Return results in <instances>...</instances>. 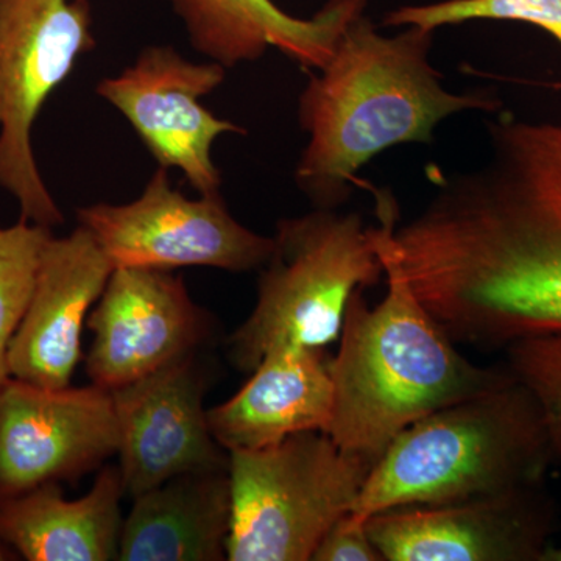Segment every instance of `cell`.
Returning a JSON list of instances; mask_svg holds the SVG:
<instances>
[{"instance_id":"6da1fadb","label":"cell","mask_w":561,"mask_h":561,"mask_svg":"<svg viewBox=\"0 0 561 561\" xmlns=\"http://www.w3.org/2000/svg\"><path fill=\"white\" fill-rule=\"evenodd\" d=\"M485 127L481 164L426 169L431 197L398 216L391 247L457 345L505 350L561 335V122L500 114Z\"/></svg>"},{"instance_id":"7a4b0ae2","label":"cell","mask_w":561,"mask_h":561,"mask_svg":"<svg viewBox=\"0 0 561 561\" xmlns=\"http://www.w3.org/2000/svg\"><path fill=\"white\" fill-rule=\"evenodd\" d=\"M435 32L401 27L383 35L365 11L343 28L330 60L311 70L298 99L308 142L295 165L298 190L316 209H341L357 172L402 144H432L443 121L465 113H497L485 91L453 92L432 66Z\"/></svg>"},{"instance_id":"3957f363","label":"cell","mask_w":561,"mask_h":561,"mask_svg":"<svg viewBox=\"0 0 561 561\" xmlns=\"http://www.w3.org/2000/svg\"><path fill=\"white\" fill-rule=\"evenodd\" d=\"M370 192L387 294L375 308L364 289L351 295L341 345L330 359L334 405L327 434L345 451L376 461L415 421L500 386L512 373L507 365L472 364L421 305L391 247L398 203L390 191Z\"/></svg>"},{"instance_id":"277c9868","label":"cell","mask_w":561,"mask_h":561,"mask_svg":"<svg viewBox=\"0 0 561 561\" xmlns=\"http://www.w3.org/2000/svg\"><path fill=\"white\" fill-rule=\"evenodd\" d=\"M537 401L515 376L411 424L376 460L353 515L541 485L556 461Z\"/></svg>"},{"instance_id":"5b68a950","label":"cell","mask_w":561,"mask_h":561,"mask_svg":"<svg viewBox=\"0 0 561 561\" xmlns=\"http://www.w3.org/2000/svg\"><path fill=\"white\" fill-rule=\"evenodd\" d=\"M249 319L230 337L236 368L253 371L278 346L323 350L339 341L351 295L383 275L373 227L357 213L316 209L276 224Z\"/></svg>"},{"instance_id":"8992f818","label":"cell","mask_w":561,"mask_h":561,"mask_svg":"<svg viewBox=\"0 0 561 561\" xmlns=\"http://www.w3.org/2000/svg\"><path fill=\"white\" fill-rule=\"evenodd\" d=\"M227 560L308 561L353 511L376 461L345 451L327 432L231 451Z\"/></svg>"},{"instance_id":"52a82bcc","label":"cell","mask_w":561,"mask_h":561,"mask_svg":"<svg viewBox=\"0 0 561 561\" xmlns=\"http://www.w3.org/2000/svg\"><path fill=\"white\" fill-rule=\"evenodd\" d=\"M95 46L90 0H0V190L16 201L20 219L50 230L65 214L39 171L33 128Z\"/></svg>"},{"instance_id":"ba28073f","label":"cell","mask_w":561,"mask_h":561,"mask_svg":"<svg viewBox=\"0 0 561 561\" xmlns=\"http://www.w3.org/2000/svg\"><path fill=\"white\" fill-rule=\"evenodd\" d=\"M77 221L116 267L172 272L209 267L231 273L260 271L273 238L232 217L221 192L187 197L158 165L138 198L122 205L94 203L77 209Z\"/></svg>"},{"instance_id":"9c48e42d","label":"cell","mask_w":561,"mask_h":561,"mask_svg":"<svg viewBox=\"0 0 561 561\" xmlns=\"http://www.w3.org/2000/svg\"><path fill=\"white\" fill-rule=\"evenodd\" d=\"M228 69L213 60L192 61L175 47L153 44L117 76L95 84V94L130 124L160 168L175 169L198 194L221 192V173L213 158L216 140L247 135L203 105L219 90Z\"/></svg>"},{"instance_id":"30bf717a","label":"cell","mask_w":561,"mask_h":561,"mask_svg":"<svg viewBox=\"0 0 561 561\" xmlns=\"http://www.w3.org/2000/svg\"><path fill=\"white\" fill-rule=\"evenodd\" d=\"M117 449L111 390H50L14 378L0 389V504L47 483L79 481Z\"/></svg>"},{"instance_id":"8fae6325","label":"cell","mask_w":561,"mask_h":561,"mask_svg":"<svg viewBox=\"0 0 561 561\" xmlns=\"http://www.w3.org/2000/svg\"><path fill=\"white\" fill-rule=\"evenodd\" d=\"M198 356L186 354L111 390L119 426L117 467L131 500L186 472L230 468V454L210 434L209 379Z\"/></svg>"},{"instance_id":"7c38bea8","label":"cell","mask_w":561,"mask_h":561,"mask_svg":"<svg viewBox=\"0 0 561 561\" xmlns=\"http://www.w3.org/2000/svg\"><path fill=\"white\" fill-rule=\"evenodd\" d=\"M553 511L541 485L376 513L367 531L383 561H541Z\"/></svg>"},{"instance_id":"4fadbf2b","label":"cell","mask_w":561,"mask_h":561,"mask_svg":"<svg viewBox=\"0 0 561 561\" xmlns=\"http://www.w3.org/2000/svg\"><path fill=\"white\" fill-rule=\"evenodd\" d=\"M91 383L116 390L186 354L201 351L210 320L181 276L151 268L116 267L88 317Z\"/></svg>"},{"instance_id":"5bb4252c","label":"cell","mask_w":561,"mask_h":561,"mask_svg":"<svg viewBox=\"0 0 561 561\" xmlns=\"http://www.w3.org/2000/svg\"><path fill=\"white\" fill-rule=\"evenodd\" d=\"M113 271L81 225L65 238L50 236L31 302L11 342V378L50 390L70 386L81 359V331Z\"/></svg>"},{"instance_id":"9a60e30c","label":"cell","mask_w":561,"mask_h":561,"mask_svg":"<svg viewBox=\"0 0 561 561\" xmlns=\"http://www.w3.org/2000/svg\"><path fill=\"white\" fill-rule=\"evenodd\" d=\"M191 46L232 69L276 49L306 70L330 60L343 28L368 0H328L311 18H298L275 0H168Z\"/></svg>"},{"instance_id":"2e32d148","label":"cell","mask_w":561,"mask_h":561,"mask_svg":"<svg viewBox=\"0 0 561 561\" xmlns=\"http://www.w3.org/2000/svg\"><path fill=\"white\" fill-rule=\"evenodd\" d=\"M332 405L330 359L323 350L278 346L262 357L234 397L208 409V424L228 453L253 451L300 432H327Z\"/></svg>"},{"instance_id":"e0dca14e","label":"cell","mask_w":561,"mask_h":561,"mask_svg":"<svg viewBox=\"0 0 561 561\" xmlns=\"http://www.w3.org/2000/svg\"><path fill=\"white\" fill-rule=\"evenodd\" d=\"M124 497L117 465H103L76 501L66 500L61 483H47L0 504V540L28 561L117 560Z\"/></svg>"},{"instance_id":"ac0fdd59","label":"cell","mask_w":561,"mask_h":561,"mask_svg":"<svg viewBox=\"0 0 561 561\" xmlns=\"http://www.w3.org/2000/svg\"><path fill=\"white\" fill-rule=\"evenodd\" d=\"M230 527V468L186 472L133 500L117 560H227Z\"/></svg>"},{"instance_id":"d6986e66","label":"cell","mask_w":561,"mask_h":561,"mask_svg":"<svg viewBox=\"0 0 561 561\" xmlns=\"http://www.w3.org/2000/svg\"><path fill=\"white\" fill-rule=\"evenodd\" d=\"M51 234L50 228L22 219L0 227V389L11 378V342L27 311L41 254Z\"/></svg>"},{"instance_id":"ffe728a7","label":"cell","mask_w":561,"mask_h":561,"mask_svg":"<svg viewBox=\"0 0 561 561\" xmlns=\"http://www.w3.org/2000/svg\"><path fill=\"white\" fill-rule=\"evenodd\" d=\"M472 21L523 22L549 33L561 46V0H440L398 7L383 14L382 24L437 32Z\"/></svg>"},{"instance_id":"44dd1931","label":"cell","mask_w":561,"mask_h":561,"mask_svg":"<svg viewBox=\"0 0 561 561\" xmlns=\"http://www.w3.org/2000/svg\"><path fill=\"white\" fill-rule=\"evenodd\" d=\"M508 370L540 408L556 459H561V335L526 339L504 350Z\"/></svg>"},{"instance_id":"7402d4cb","label":"cell","mask_w":561,"mask_h":561,"mask_svg":"<svg viewBox=\"0 0 561 561\" xmlns=\"http://www.w3.org/2000/svg\"><path fill=\"white\" fill-rule=\"evenodd\" d=\"M313 561H383L367 531V519L346 513L328 530Z\"/></svg>"},{"instance_id":"603a6c76","label":"cell","mask_w":561,"mask_h":561,"mask_svg":"<svg viewBox=\"0 0 561 561\" xmlns=\"http://www.w3.org/2000/svg\"><path fill=\"white\" fill-rule=\"evenodd\" d=\"M11 560H20V556H18L9 545H5V542L0 540V561Z\"/></svg>"},{"instance_id":"cb8c5ba5","label":"cell","mask_w":561,"mask_h":561,"mask_svg":"<svg viewBox=\"0 0 561 561\" xmlns=\"http://www.w3.org/2000/svg\"><path fill=\"white\" fill-rule=\"evenodd\" d=\"M541 561H561V546H549Z\"/></svg>"}]
</instances>
